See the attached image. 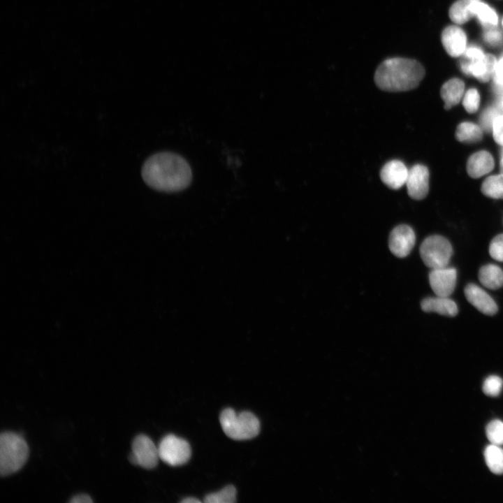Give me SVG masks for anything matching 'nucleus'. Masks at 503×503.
Here are the masks:
<instances>
[{"mask_svg": "<svg viewBox=\"0 0 503 503\" xmlns=\"http://www.w3.org/2000/svg\"><path fill=\"white\" fill-rule=\"evenodd\" d=\"M141 174L149 187L164 192L183 190L189 185L192 178L187 161L169 152H158L150 156L143 165Z\"/></svg>", "mask_w": 503, "mask_h": 503, "instance_id": "obj_1", "label": "nucleus"}, {"mask_svg": "<svg viewBox=\"0 0 503 503\" xmlns=\"http://www.w3.org/2000/svg\"><path fill=\"white\" fill-rule=\"evenodd\" d=\"M425 75L418 61L404 57H391L383 61L374 73V82L381 90L406 92L417 87Z\"/></svg>", "mask_w": 503, "mask_h": 503, "instance_id": "obj_2", "label": "nucleus"}, {"mask_svg": "<svg viewBox=\"0 0 503 503\" xmlns=\"http://www.w3.org/2000/svg\"><path fill=\"white\" fill-rule=\"evenodd\" d=\"M29 455V447L21 436L12 432L0 435V474L6 476L20 470Z\"/></svg>", "mask_w": 503, "mask_h": 503, "instance_id": "obj_3", "label": "nucleus"}, {"mask_svg": "<svg viewBox=\"0 0 503 503\" xmlns=\"http://www.w3.org/2000/svg\"><path fill=\"white\" fill-rule=\"evenodd\" d=\"M224 432L235 440L250 439L260 432V422L252 412L244 411L237 414L233 409H224L219 416Z\"/></svg>", "mask_w": 503, "mask_h": 503, "instance_id": "obj_4", "label": "nucleus"}, {"mask_svg": "<svg viewBox=\"0 0 503 503\" xmlns=\"http://www.w3.org/2000/svg\"><path fill=\"white\" fill-rule=\"evenodd\" d=\"M453 254L451 243L445 238L434 235L426 238L420 247V255L431 269L446 267Z\"/></svg>", "mask_w": 503, "mask_h": 503, "instance_id": "obj_5", "label": "nucleus"}, {"mask_svg": "<svg viewBox=\"0 0 503 503\" xmlns=\"http://www.w3.org/2000/svg\"><path fill=\"white\" fill-rule=\"evenodd\" d=\"M159 458L171 466H180L188 462L191 447L185 439L173 434L165 436L158 446Z\"/></svg>", "mask_w": 503, "mask_h": 503, "instance_id": "obj_6", "label": "nucleus"}, {"mask_svg": "<svg viewBox=\"0 0 503 503\" xmlns=\"http://www.w3.org/2000/svg\"><path fill=\"white\" fill-rule=\"evenodd\" d=\"M131 447L132 451L129 458L132 464L145 469H152L156 466L159 458L158 447L148 436L138 435L133 439Z\"/></svg>", "mask_w": 503, "mask_h": 503, "instance_id": "obj_7", "label": "nucleus"}, {"mask_svg": "<svg viewBox=\"0 0 503 503\" xmlns=\"http://www.w3.org/2000/svg\"><path fill=\"white\" fill-rule=\"evenodd\" d=\"M416 241L413 229L408 225L401 224L395 227L390 233L388 247L397 257H406L412 250Z\"/></svg>", "mask_w": 503, "mask_h": 503, "instance_id": "obj_8", "label": "nucleus"}, {"mask_svg": "<svg viewBox=\"0 0 503 503\" xmlns=\"http://www.w3.org/2000/svg\"><path fill=\"white\" fill-rule=\"evenodd\" d=\"M496 64L497 60L493 55L485 54L476 59L463 58L460 66L464 73L474 76L480 82H486L493 77Z\"/></svg>", "mask_w": 503, "mask_h": 503, "instance_id": "obj_9", "label": "nucleus"}, {"mask_svg": "<svg viewBox=\"0 0 503 503\" xmlns=\"http://www.w3.org/2000/svg\"><path fill=\"white\" fill-rule=\"evenodd\" d=\"M408 195L413 199L422 200L429 191V170L422 164H416L409 169L405 183Z\"/></svg>", "mask_w": 503, "mask_h": 503, "instance_id": "obj_10", "label": "nucleus"}, {"mask_svg": "<svg viewBox=\"0 0 503 503\" xmlns=\"http://www.w3.org/2000/svg\"><path fill=\"white\" fill-rule=\"evenodd\" d=\"M457 279L455 268L444 267L432 269L429 274V282L436 296L449 297L453 292Z\"/></svg>", "mask_w": 503, "mask_h": 503, "instance_id": "obj_11", "label": "nucleus"}, {"mask_svg": "<svg viewBox=\"0 0 503 503\" xmlns=\"http://www.w3.org/2000/svg\"><path fill=\"white\" fill-rule=\"evenodd\" d=\"M464 292L468 302L481 313L492 316L497 312L498 308L495 300L476 284H467Z\"/></svg>", "mask_w": 503, "mask_h": 503, "instance_id": "obj_12", "label": "nucleus"}, {"mask_svg": "<svg viewBox=\"0 0 503 503\" xmlns=\"http://www.w3.org/2000/svg\"><path fill=\"white\" fill-rule=\"evenodd\" d=\"M409 169L400 160H391L382 167L380 172L381 181L390 189L397 190L406 183Z\"/></svg>", "mask_w": 503, "mask_h": 503, "instance_id": "obj_13", "label": "nucleus"}, {"mask_svg": "<svg viewBox=\"0 0 503 503\" xmlns=\"http://www.w3.org/2000/svg\"><path fill=\"white\" fill-rule=\"evenodd\" d=\"M442 42L446 52L453 57L462 55L467 48L466 34L457 26H449L443 30Z\"/></svg>", "mask_w": 503, "mask_h": 503, "instance_id": "obj_14", "label": "nucleus"}, {"mask_svg": "<svg viewBox=\"0 0 503 503\" xmlns=\"http://www.w3.org/2000/svg\"><path fill=\"white\" fill-rule=\"evenodd\" d=\"M493 167V157L487 151H479L473 154L467 163V173L473 178H479L488 173Z\"/></svg>", "mask_w": 503, "mask_h": 503, "instance_id": "obj_15", "label": "nucleus"}, {"mask_svg": "<svg viewBox=\"0 0 503 503\" xmlns=\"http://www.w3.org/2000/svg\"><path fill=\"white\" fill-rule=\"evenodd\" d=\"M423 311L436 312L446 316H455L458 309L456 303L449 297L438 296L424 298L421 302Z\"/></svg>", "mask_w": 503, "mask_h": 503, "instance_id": "obj_16", "label": "nucleus"}, {"mask_svg": "<svg viewBox=\"0 0 503 503\" xmlns=\"http://www.w3.org/2000/svg\"><path fill=\"white\" fill-rule=\"evenodd\" d=\"M465 91V84L458 78H452L446 82L441 89V96L446 110L459 103Z\"/></svg>", "mask_w": 503, "mask_h": 503, "instance_id": "obj_17", "label": "nucleus"}, {"mask_svg": "<svg viewBox=\"0 0 503 503\" xmlns=\"http://www.w3.org/2000/svg\"><path fill=\"white\" fill-rule=\"evenodd\" d=\"M478 277L481 284L489 289L496 290L503 286V270L497 265L482 266Z\"/></svg>", "mask_w": 503, "mask_h": 503, "instance_id": "obj_18", "label": "nucleus"}, {"mask_svg": "<svg viewBox=\"0 0 503 503\" xmlns=\"http://www.w3.org/2000/svg\"><path fill=\"white\" fill-rule=\"evenodd\" d=\"M472 16H476L481 24L486 28L495 27L498 22L496 12L488 4L480 0L475 1L471 7Z\"/></svg>", "mask_w": 503, "mask_h": 503, "instance_id": "obj_19", "label": "nucleus"}, {"mask_svg": "<svg viewBox=\"0 0 503 503\" xmlns=\"http://www.w3.org/2000/svg\"><path fill=\"white\" fill-rule=\"evenodd\" d=\"M484 458L489 469L495 474H503V449L490 444L484 451Z\"/></svg>", "mask_w": 503, "mask_h": 503, "instance_id": "obj_20", "label": "nucleus"}, {"mask_svg": "<svg viewBox=\"0 0 503 503\" xmlns=\"http://www.w3.org/2000/svg\"><path fill=\"white\" fill-rule=\"evenodd\" d=\"M482 136L481 128L469 122L460 123L458 126L455 131L457 140L467 143H474L480 141Z\"/></svg>", "mask_w": 503, "mask_h": 503, "instance_id": "obj_21", "label": "nucleus"}, {"mask_svg": "<svg viewBox=\"0 0 503 503\" xmlns=\"http://www.w3.org/2000/svg\"><path fill=\"white\" fill-rule=\"evenodd\" d=\"M479 0H458L449 9L451 20L458 24L467 22L472 16L471 14L472 5Z\"/></svg>", "mask_w": 503, "mask_h": 503, "instance_id": "obj_22", "label": "nucleus"}, {"mask_svg": "<svg viewBox=\"0 0 503 503\" xmlns=\"http://www.w3.org/2000/svg\"><path fill=\"white\" fill-rule=\"evenodd\" d=\"M481 191L493 198H503V174L487 177L482 184Z\"/></svg>", "mask_w": 503, "mask_h": 503, "instance_id": "obj_23", "label": "nucleus"}, {"mask_svg": "<svg viewBox=\"0 0 503 503\" xmlns=\"http://www.w3.org/2000/svg\"><path fill=\"white\" fill-rule=\"evenodd\" d=\"M236 502V488L228 485L217 493L207 495L204 498L205 503H233Z\"/></svg>", "mask_w": 503, "mask_h": 503, "instance_id": "obj_24", "label": "nucleus"}, {"mask_svg": "<svg viewBox=\"0 0 503 503\" xmlns=\"http://www.w3.org/2000/svg\"><path fill=\"white\" fill-rule=\"evenodd\" d=\"M486 436L491 444L503 445V422L500 420L490 421L486 427Z\"/></svg>", "mask_w": 503, "mask_h": 503, "instance_id": "obj_25", "label": "nucleus"}, {"mask_svg": "<svg viewBox=\"0 0 503 503\" xmlns=\"http://www.w3.org/2000/svg\"><path fill=\"white\" fill-rule=\"evenodd\" d=\"M503 380L498 376L488 377L483 384V393L490 397L497 396L502 388Z\"/></svg>", "mask_w": 503, "mask_h": 503, "instance_id": "obj_26", "label": "nucleus"}, {"mask_svg": "<svg viewBox=\"0 0 503 503\" xmlns=\"http://www.w3.org/2000/svg\"><path fill=\"white\" fill-rule=\"evenodd\" d=\"M462 103L465 110L469 113L477 111L480 103V95L475 88L469 89L463 97Z\"/></svg>", "mask_w": 503, "mask_h": 503, "instance_id": "obj_27", "label": "nucleus"}, {"mask_svg": "<svg viewBox=\"0 0 503 503\" xmlns=\"http://www.w3.org/2000/svg\"><path fill=\"white\" fill-rule=\"evenodd\" d=\"M499 115L497 108L495 107H490L485 110L480 117L481 128L486 131H491L493 122Z\"/></svg>", "mask_w": 503, "mask_h": 503, "instance_id": "obj_28", "label": "nucleus"}, {"mask_svg": "<svg viewBox=\"0 0 503 503\" xmlns=\"http://www.w3.org/2000/svg\"><path fill=\"white\" fill-rule=\"evenodd\" d=\"M489 254L495 260L503 262V234L497 235L491 240Z\"/></svg>", "mask_w": 503, "mask_h": 503, "instance_id": "obj_29", "label": "nucleus"}, {"mask_svg": "<svg viewBox=\"0 0 503 503\" xmlns=\"http://www.w3.org/2000/svg\"><path fill=\"white\" fill-rule=\"evenodd\" d=\"M483 39L490 45H497L502 41V35L495 27H486L483 31Z\"/></svg>", "mask_w": 503, "mask_h": 503, "instance_id": "obj_30", "label": "nucleus"}, {"mask_svg": "<svg viewBox=\"0 0 503 503\" xmlns=\"http://www.w3.org/2000/svg\"><path fill=\"white\" fill-rule=\"evenodd\" d=\"M492 131L496 143L503 146V115L500 114L495 118Z\"/></svg>", "mask_w": 503, "mask_h": 503, "instance_id": "obj_31", "label": "nucleus"}, {"mask_svg": "<svg viewBox=\"0 0 503 503\" xmlns=\"http://www.w3.org/2000/svg\"><path fill=\"white\" fill-rule=\"evenodd\" d=\"M493 77L495 84L497 87L503 88V57L499 61H497Z\"/></svg>", "mask_w": 503, "mask_h": 503, "instance_id": "obj_32", "label": "nucleus"}, {"mask_svg": "<svg viewBox=\"0 0 503 503\" xmlns=\"http://www.w3.org/2000/svg\"><path fill=\"white\" fill-rule=\"evenodd\" d=\"M463 54V58L467 59H479L485 55L482 50L476 46H470L466 48Z\"/></svg>", "mask_w": 503, "mask_h": 503, "instance_id": "obj_33", "label": "nucleus"}, {"mask_svg": "<svg viewBox=\"0 0 503 503\" xmlns=\"http://www.w3.org/2000/svg\"><path fill=\"white\" fill-rule=\"evenodd\" d=\"M71 503H92V498L86 494H80L73 497L69 501Z\"/></svg>", "mask_w": 503, "mask_h": 503, "instance_id": "obj_34", "label": "nucleus"}, {"mask_svg": "<svg viewBox=\"0 0 503 503\" xmlns=\"http://www.w3.org/2000/svg\"><path fill=\"white\" fill-rule=\"evenodd\" d=\"M180 502L182 503H200L201 501L195 497H187L183 499Z\"/></svg>", "mask_w": 503, "mask_h": 503, "instance_id": "obj_35", "label": "nucleus"}, {"mask_svg": "<svg viewBox=\"0 0 503 503\" xmlns=\"http://www.w3.org/2000/svg\"><path fill=\"white\" fill-rule=\"evenodd\" d=\"M500 170H501V173L503 174V151L502 152L501 160H500Z\"/></svg>", "mask_w": 503, "mask_h": 503, "instance_id": "obj_36", "label": "nucleus"}, {"mask_svg": "<svg viewBox=\"0 0 503 503\" xmlns=\"http://www.w3.org/2000/svg\"><path fill=\"white\" fill-rule=\"evenodd\" d=\"M501 106L503 108V96H502V99H501Z\"/></svg>", "mask_w": 503, "mask_h": 503, "instance_id": "obj_37", "label": "nucleus"}, {"mask_svg": "<svg viewBox=\"0 0 503 503\" xmlns=\"http://www.w3.org/2000/svg\"><path fill=\"white\" fill-rule=\"evenodd\" d=\"M502 26H503V20H502Z\"/></svg>", "mask_w": 503, "mask_h": 503, "instance_id": "obj_38", "label": "nucleus"}]
</instances>
